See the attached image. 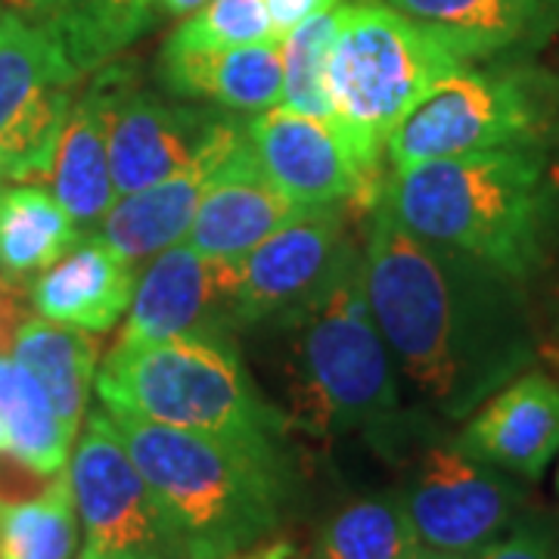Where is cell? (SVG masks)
<instances>
[{
    "label": "cell",
    "mask_w": 559,
    "mask_h": 559,
    "mask_svg": "<svg viewBox=\"0 0 559 559\" xmlns=\"http://www.w3.org/2000/svg\"><path fill=\"white\" fill-rule=\"evenodd\" d=\"M264 7H267V16H271V25H274L277 38L283 40L293 28H299L301 22L336 10L340 0H264Z\"/></svg>",
    "instance_id": "obj_31"
},
{
    "label": "cell",
    "mask_w": 559,
    "mask_h": 559,
    "mask_svg": "<svg viewBox=\"0 0 559 559\" xmlns=\"http://www.w3.org/2000/svg\"><path fill=\"white\" fill-rule=\"evenodd\" d=\"M47 183L53 187V197L69 212V218L75 221L79 234H94L103 215L119 200L109 168L100 103L91 91H84L72 106Z\"/></svg>",
    "instance_id": "obj_22"
},
{
    "label": "cell",
    "mask_w": 559,
    "mask_h": 559,
    "mask_svg": "<svg viewBox=\"0 0 559 559\" xmlns=\"http://www.w3.org/2000/svg\"><path fill=\"white\" fill-rule=\"evenodd\" d=\"M557 488H559V473H557Z\"/></svg>",
    "instance_id": "obj_37"
},
{
    "label": "cell",
    "mask_w": 559,
    "mask_h": 559,
    "mask_svg": "<svg viewBox=\"0 0 559 559\" xmlns=\"http://www.w3.org/2000/svg\"><path fill=\"white\" fill-rule=\"evenodd\" d=\"M109 419L190 559H246L280 528L286 507L280 444H242L116 414Z\"/></svg>",
    "instance_id": "obj_3"
},
{
    "label": "cell",
    "mask_w": 559,
    "mask_h": 559,
    "mask_svg": "<svg viewBox=\"0 0 559 559\" xmlns=\"http://www.w3.org/2000/svg\"><path fill=\"white\" fill-rule=\"evenodd\" d=\"M237 274L240 261L202 259L187 242L168 246L140 274L112 348L237 330Z\"/></svg>",
    "instance_id": "obj_14"
},
{
    "label": "cell",
    "mask_w": 559,
    "mask_h": 559,
    "mask_svg": "<svg viewBox=\"0 0 559 559\" xmlns=\"http://www.w3.org/2000/svg\"><path fill=\"white\" fill-rule=\"evenodd\" d=\"M246 140L264 175L301 209L352 202L373 212L380 202L382 171H370L352 153L333 121L274 106L246 121Z\"/></svg>",
    "instance_id": "obj_13"
},
{
    "label": "cell",
    "mask_w": 559,
    "mask_h": 559,
    "mask_svg": "<svg viewBox=\"0 0 559 559\" xmlns=\"http://www.w3.org/2000/svg\"><path fill=\"white\" fill-rule=\"evenodd\" d=\"M352 212V202L308 209L240 261L237 330L277 323L318 299L358 249Z\"/></svg>",
    "instance_id": "obj_12"
},
{
    "label": "cell",
    "mask_w": 559,
    "mask_h": 559,
    "mask_svg": "<svg viewBox=\"0 0 559 559\" xmlns=\"http://www.w3.org/2000/svg\"><path fill=\"white\" fill-rule=\"evenodd\" d=\"M463 60H485L535 40L547 22L544 0H385Z\"/></svg>",
    "instance_id": "obj_20"
},
{
    "label": "cell",
    "mask_w": 559,
    "mask_h": 559,
    "mask_svg": "<svg viewBox=\"0 0 559 559\" xmlns=\"http://www.w3.org/2000/svg\"><path fill=\"white\" fill-rule=\"evenodd\" d=\"M457 444L503 473L540 479L559 454V385L547 373H522L500 385L481 401Z\"/></svg>",
    "instance_id": "obj_16"
},
{
    "label": "cell",
    "mask_w": 559,
    "mask_h": 559,
    "mask_svg": "<svg viewBox=\"0 0 559 559\" xmlns=\"http://www.w3.org/2000/svg\"><path fill=\"white\" fill-rule=\"evenodd\" d=\"M87 91L97 97L106 124L116 193L128 197L183 171L205 153L246 134V124L205 106H183L143 91L131 66L106 62Z\"/></svg>",
    "instance_id": "obj_8"
},
{
    "label": "cell",
    "mask_w": 559,
    "mask_h": 559,
    "mask_svg": "<svg viewBox=\"0 0 559 559\" xmlns=\"http://www.w3.org/2000/svg\"><path fill=\"white\" fill-rule=\"evenodd\" d=\"M544 103L520 72L460 66L419 97L385 140L392 168L466 156L498 146L535 143L544 131Z\"/></svg>",
    "instance_id": "obj_7"
},
{
    "label": "cell",
    "mask_w": 559,
    "mask_h": 559,
    "mask_svg": "<svg viewBox=\"0 0 559 559\" xmlns=\"http://www.w3.org/2000/svg\"><path fill=\"white\" fill-rule=\"evenodd\" d=\"M13 360L44 385L66 429L79 436L87 392L97 377V340L87 330L47 318H25L13 340Z\"/></svg>",
    "instance_id": "obj_23"
},
{
    "label": "cell",
    "mask_w": 559,
    "mask_h": 559,
    "mask_svg": "<svg viewBox=\"0 0 559 559\" xmlns=\"http://www.w3.org/2000/svg\"><path fill=\"white\" fill-rule=\"evenodd\" d=\"M305 212L308 209L296 205L274 187L249 140H242L215 168L202 193L197 218L180 242H187L202 259L242 261Z\"/></svg>",
    "instance_id": "obj_15"
},
{
    "label": "cell",
    "mask_w": 559,
    "mask_h": 559,
    "mask_svg": "<svg viewBox=\"0 0 559 559\" xmlns=\"http://www.w3.org/2000/svg\"><path fill=\"white\" fill-rule=\"evenodd\" d=\"M79 559H131V557H116V554H81Z\"/></svg>",
    "instance_id": "obj_35"
},
{
    "label": "cell",
    "mask_w": 559,
    "mask_h": 559,
    "mask_svg": "<svg viewBox=\"0 0 559 559\" xmlns=\"http://www.w3.org/2000/svg\"><path fill=\"white\" fill-rule=\"evenodd\" d=\"M79 66L44 25L0 13V171L50 180L79 87Z\"/></svg>",
    "instance_id": "obj_9"
},
{
    "label": "cell",
    "mask_w": 559,
    "mask_h": 559,
    "mask_svg": "<svg viewBox=\"0 0 559 559\" xmlns=\"http://www.w3.org/2000/svg\"><path fill=\"white\" fill-rule=\"evenodd\" d=\"M242 140L246 134L227 146L205 153L200 162L187 165L171 178L159 180L153 187H143L138 193L119 197L91 237L106 242L131 267L153 261L168 246L187 237L215 168L240 146Z\"/></svg>",
    "instance_id": "obj_17"
},
{
    "label": "cell",
    "mask_w": 559,
    "mask_h": 559,
    "mask_svg": "<svg viewBox=\"0 0 559 559\" xmlns=\"http://www.w3.org/2000/svg\"><path fill=\"white\" fill-rule=\"evenodd\" d=\"M399 498L423 547L476 557L513 528L525 491L457 441H432L407 463Z\"/></svg>",
    "instance_id": "obj_11"
},
{
    "label": "cell",
    "mask_w": 559,
    "mask_h": 559,
    "mask_svg": "<svg viewBox=\"0 0 559 559\" xmlns=\"http://www.w3.org/2000/svg\"><path fill=\"white\" fill-rule=\"evenodd\" d=\"M159 81L175 97L215 103L227 112H264L283 100L280 44L227 50L162 47Z\"/></svg>",
    "instance_id": "obj_19"
},
{
    "label": "cell",
    "mask_w": 559,
    "mask_h": 559,
    "mask_svg": "<svg viewBox=\"0 0 559 559\" xmlns=\"http://www.w3.org/2000/svg\"><path fill=\"white\" fill-rule=\"evenodd\" d=\"M460 66L454 47L389 3L340 7L326 62L333 124L370 171H382L392 128Z\"/></svg>",
    "instance_id": "obj_6"
},
{
    "label": "cell",
    "mask_w": 559,
    "mask_h": 559,
    "mask_svg": "<svg viewBox=\"0 0 559 559\" xmlns=\"http://www.w3.org/2000/svg\"><path fill=\"white\" fill-rule=\"evenodd\" d=\"M414 559H476V557H463V554H448V550H436V547H423L414 554Z\"/></svg>",
    "instance_id": "obj_33"
},
{
    "label": "cell",
    "mask_w": 559,
    "mask_h": 559,
    "mask_svg": "<svg viewBox=\"0 0 559 559\" xmlns=\"http://www.w3.org/2000/svg\"><path fill=\"white\" fill-rule=\"evenodd\" d=\"M380 205L423 240L525 283L544 261L554 180L535 143H520L392 168Z\"/></svg>",
    "instance_id": "obj_2"
},
{
    "label": "cell",
    "mask_w": 559,
    "mask_h": 559,
    "mask_svg": "<svg viewBox=\"0 0 559 559\" xmlns=\"http://www.w3.org/2000/svg\"><path fill=\"white\" fill-rule=\"evenodd\" d=\"M79 510L62 469L40 495L0 507V559H75Z\"/></svg>",
    "instance_id": "obj_27"
},
{
    "label": "cell",
    "mask_w": 559,
    "mask_h": 559,
    "mask_svg": "<svg viewBox=\"0 0 559 559\" xmlns=\"http://www.w3.org/2000/svg\"><path fill=\"white\" fill-rule=\"evenodd\" d=\"M0 419L10 436V454L40 476H60L75 436L20 360L0 355Z\"/></svg>",
    "instance_id": "obj_25"
},
{
    "label": "cell",
    "mask_w": 559,
    "mask_h": 559,
    "mask_svg": "<svg viewBox=\"0 0 559 559\" xmlns=\"http://www.w3.org/2000/svg\"><path fill=\"white\" fill-rule=\"evenodd\" d=\"M267 326L289 336V429L314 439L364 432L382 444L404 436L401 382L367 305L360 246L318 299Z\"/></svg>",
    "instance_id": "obj_4"
},
{
    "label": "cell",
    "mask_w": 559,
    "mask_h": 559,
    "mask_svg": "<svg viewBox=\"0 0 559 559\" xmlns=\"http://www.w3.org/2000/svg\"><path fill=\"white\" fill-rule=\"evenodd\" d=\"M134 267L121 261L106 242L87 237L75 242L28 286V301L40 318L106 333L121 320L134 299Z\"/></svg>",
    "instance_id": "obj_18"
},
{
    "label": "cell",
    "mask_w": 559,
    "mask_h": 559,
    "mask_svg": "<svg viewBox=\"0 0 559 559\" xmlns=\"http://www.w3.org/2000/svg\"><path fill=\"white\" fill-rule=\"evenodd\" d=\"M156 0H20V13L60 40L81 75L119 60L143 38L156 22Z\"/></svg>",
    "instance_id": "obj_21"
},
{
    "label": "cell",
    "mask_w": 559,
    "mask_h": 559,
    "mask_svg": "<svg viewBox=\"0 0 559 559\" xmlns=\"http://www.w3.org/2000/svg\"><path fill=\"white\" fill-rule=\"evenodd\" d=\"M156 3L168 16H187V13H197L202 3H209V0H156Z\"/></svg>",
    "instance_id": "obj_32"
},
{
    "label": "cell",
    "mask_w": 559,
    "mask_h": 559,
    "mask_svg": "<svg viewBox=\"0 0 559 559\" xmlns=\"http://www.w3.org/2000/svg\"><path fill=\"white\" fill-rule=\"evenodd\" d=\"M476 559H559V535L547 522H516V528L479 550Z\"/></svg>",
    "instance_id": "obj_30"
},
{
    "label": "cell",
    "mask_w": 559,
    "mask_h": 559,
    "mask_svg": "<svg viewBox=\"0 0 559 559\" xmlns=\"http://www.w3.org/2000/svg\"><path fill=\"white\" fill-rule=\"evenodd\" d=\"M0 180H3V171H0Z\"/></svg>",
    "instance_id": "obj_38"
},
{
    "label": "cell",
    "mask_w": 559,
    "mask_h": 559,
    "mask_svg": "<svg viewBox=\"0 0 559 559\" xmlns=\"http://www.w3.org/2000/svg\"><path fill=\"white\" fill-rule=\"evenodd\" d=\"M0 454H10V436H7V426L0 419Z\"/></svg>",
    "instance_id": "obj_34"
},
{
    "label": "cell",
    "mask_w": 559,
    "mask_h": 559,
    "mask_svg": "<svg viewBox=\"0 0 559 559\" xmlns=\"http://www.w3.org/2000/svg\"><path fill=\"white\" fill-rule=\"evenodd\" d=\"M103 411L242 444H280L286 417L261 399L230 333L112 348L97 370Z\"/></svg>",
    "instance_id": "obj_5"
},
{
    "label": "cell",
    "mask_w": 559,
    "mask_h": 559,
    "mask_svg": "<svg viewBox=\"0 0 559 559\" xmlns=\"http://www.w3.org/2000/svg\"><path fill=\"white\" fill-rule=\"evenodd\" d=\"M336 25H340V7L301 22L299 28H293L280 40V57H283L280 106L301 116L333 121V103L326 91V62H330V47L336 38Z\"/></svg>",
    "instance_id": "obj_28"
},
{
    "label": "cell",
    "mask_w": 559,
    "mask_h": 559,
    "mask_svg": "<svg viewBox=\"0 0 559 559\" xmlns=\"http://www.w3.org/2000/svg\"><path fill=\"white\" fill-rule=\"evenodd\" d=\"M280 44L264 0H209L165 40L168 50H227Z\"/></svg>",
    "instance_id": "obj_29"
},
{
    "label": "cell",
    "mask_w": 559,
    "mask_h": 559,
    "mask_svg": "<svg viewBox=\"0 0 559 559\" xmlns=\"http://www.w3.org/2000/svg\"><path fill=\"white\" fill-rule=\"evenodd\" d=\"M360 271L399 382L441 417L473 414L535 360L520 280L411 234L380 202Z\"/></svg>",
    "instance_id": "obj_1"
},
{
    "label": "cell",
    "mask_w": 559,
    "mask_h": 559,
    "mask_svg": "<svg viewBox=\"0 0 559 559\" xmlns=\"http://www.w3.org/2000/svg\"><path fill=\"white\" fill-rule=\"evenodd\" d=\"M419 538L399 491L348 500L323 522L308 559H414Z\"/></svg>",
    "instance_id": "obj_26"
},
{
    "label": "cell",
    "mask_w": 559,
    "mask_h": 559,
    "mask_svg": "<svg viewBox=\"0 0 559 559\" xmlns=\"http://www.w3.org/2000/svg\"><path fill=\"white\" fill-rule=\"evenodd\" d=\"M544 3H547V7H554V10L559 13V0H544Z\"/></svg>",
    "instance_id": "obj_36"
},
{
    "label": "cell",
    "mask_w": 559,
    "mask_h": 559,
    "mask_svg": "<svg viewBox=\"0 0 559 559\" xmlns=\"http://www.w3.org/2000/svg\"><path fill=\"white\" fill-rule=\"evenodd\" d=\"M75 242L79 227L53 193L40 187L0 190V271L7 277L47 271Z\"/></svg>",
    "instance_id": "obj_24"
},
{
    "label": "cell",
    "mask_w": 559,
    "mask_h": 559,
    "mask_svg": "<svg viewBox=\"0 0 559 559\" xmlns=\"http://www.w3.org/2000/svg\"><path fill=\"white\" fill-rule=\"evenodd\" d=\"M66 476L84 528L81 554L190 559L187 544L175 532L106 411H94L87 417V429L66 463Z\"/></svg>",
    "instance_id": "obj_10"
}]
</instances>
